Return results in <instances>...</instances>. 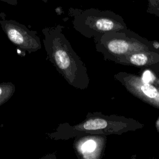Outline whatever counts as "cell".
<instances>
[{
  "label": "cell",
  "mask_w": 159,
  "mask_h": 159,
  "mask_svg": "<svg viewBox=\"0 0 159 159\" xmlns=\"http://www.w3.org/2000/svg\"><path fill=\"white\" fill-rule=\"evenodd\" d=\"M74 148L83 159H99L103 154L106 135H85L75 138Z\"/></svg>",
  "instance_id": "obj_8"
},
{
  "label": "cell",
  "mask_w": 159,
  "mask_h": 159,
  "mask_svg": "<svg viewBox=\"0 0 159 159\" xmlns=\"http://www.w3.org/2000/svg\"><path fill=\"white\" fill-rule=\"evenodd\" d=\"M148 1V8L147 10H149L156 6V2L155 0H147Z\"/></svg>",
  "instance_id": "obj_12"
},
{
  "label": "cell",
  "mask_w": 159,
  "mask_h": 159,
  "mask_svg": "<svg viewBox=\"0 0 159 159\" xmlns=\"http://www.w3.org/2000/svg\"><path fill=\"white\" fill-rule=\"evenodd\" d=\"M155 1L156 2V6L149 10H147V12L149 14H153L157 16L158 17H159V0H155Z\"/></svg>",
  "instance_id": "obj_10"
},
{
  "label": "cell",
  "mask_w": 159,
  "mask_h": 159,
  "mask_svg": "<svg viewBox=\"0 0 159 159\" xmlns=\"http://www.w3.org/2000/svg\"><path fill=\"white\" fill-rule=\"evenodd\" d=\"M68 14L73 28L88 39L94 40L108 32L128 29L122 17L109 10L70 7Z\"/></svg>",
  "instance_id": "obj_3"
},
{
  "label": "cell",
  "mask_w": 159,
  "mask_h": 159,
  "mask_svg": "<svg viewBox=\"0 0 159 159\" xmlns=\"http://www.w3.org/2000/svg\"><path fill=\"white\" fill-rule=\"evenodd\" d=\"M4 2H6L11 5H16L17 4V0H1Z\"/></svg>",
  "instance_id": "obj_13"
},
{
  "label": "cell",
  "mask_w": 159,
  "mask_h": 159,
  "mask_svg": "<svg viewBox=\"0 0 159 159\" xmlns=\"http://www.w3.org/2000/svg\"><path fill=\"white\" fill-rule=\"evenodd\" d=\"M155 128L157 131L159 133V116L158 117L156 122H155Z\"/></svg>",
  "instance_id": "obj_14"
},
{
  "label": "cell",
  "mask_w": 159,
  "mask_h": 159,
  "mask_svg": "<svg viewBox=\"0 0 159 159\" xmlns=\"http://www.w3.org/2000/svg\"><path fill=\"white\" fill-rule=\"evenodd\" d=\"M16 91L15 85L11 82L0 83V106L12 96Z\"/></svg>",
  "instance_id": "obj_9"
},
{
  "label": "cell",
  "mask_w": 159,
  "mask_h": 159,
  "mask_svg": "<svg viewBox=\"0 0 159 159\" xmlns=\"http://www.w3.org/2000/svg\"><path fill=\"white\" fill-rule=\"evenodd\" d=\"M61 25L42 29L47 59L70 86L86 89L89 85L87 67L73 49Z\"/></svg>",
  "instance_id": "obj_1"
},
{
  "label": "cell",
  "mask_w": 159,
  "mask_h": 159,
  "mask_svg": "<svg viewBox=\"0 0 159 159\" xmlns=\"http://www.w3.org/2000/svg\"><path fill=\"white\" fill-rule=\"evenodd\" d=\"M152 42V45L153 46L154 48H159V43L157 41H153Z\"/></svg>",
  "instance_id": "obj_15"
},
{
  "label": "cell",
  "mask_w": 159,
  "mask_h": 159,
  "mask_svg": "<svg viewBox=\"0 0 159 159\" xmlns=\"http://www.w3.org/2000/svg\"><path fill=\"white\" fill-rule=\"evenodd\" d=\"M152 73L153 75L152 84L159 89V73H153L152 71Z\"/></svg>",
  "instance_id": "obj_11"
},
{
  "label": "cell",
  "mask_w": 159,
  "mask_h": 159,
  "mask_svg": "<svg viewBox=\"0 0 159 159\" xmlns=\"http://www.w3.org/2000/svg\"><path fill=\"white\" fill-rule=\"evenodd\" d=\"M43 2H47V1H48V0H42Z\"/></svg>",
  "instance_id": "obj_16"
},
{
  "label": "cell",
  "mask_w": 159,
  "mask_h": 159,
  "mask_svg": "<svg viewBox=\"0 0 159 159\" xmlns=\"http://www.w3.org/2000/svg\"><path fill=\"white\" fill-rule=\"evenodd\" d=\"M96 50L104 58L115 61L125 55L155 48L152 42L129 29L108 32L94 39Z\"/></svg>",
  "instance_id": "obj_4"
},
{
  "label": "cell",
  "mask_w": 159,
  "mask_h": 159,
  "mask_svg": "<svg viewBox=\"0 0 159 159\" xmlns=\"http://www.w3.org/2000/svg\"><path fill=\"white\" fill-rule=\"evenodd\" d=\"M143 127V124L132 118L95 112H88L86 118L78 124H60L54 132L48 135L54 140H68L85 135H122Z\"/></svg>",
  "instance_id": "obj_2"
},
{
  "label": "cell",
  "mask_w": 159,
  "mask_h": 159,
  "mask_svg": "<svg viewBox=\"0 0 159 159\" xmlns=\"http://www.w3.org/2000/svg\"><path fill=\"white\" fill-rule=\"evenodd\" d=\"M0 26L9 40L20 50L30 53L41 49L40 40L36 31L16 20L4 18L0 19Z\"/></svg>",
  "instance_id": "obj_6"
},
{
  "label": "cell",
  "mask_w": 159,
  "mask_h": 159,
  "mask_svg": "<svg viewBox=\"0 0 159 159\" xmlns=\"http://www.w3.org/2000/svg\"><path fill=\"white\" fill-rule=\"evenodd\" d=\"M115 63L145 68L159 73V48L139 51L118 58Z\"/></svg>",
  "instance_id": "obj_7"
},
{
  "label": "cell",
  "mask_w": 159,
  "mask_h": 159,
  "mask_svg": "<svg viewBox=\"0 0 159 159\" xmlns=\"http://www.w3.org/2000/svg\"><path fill=\"white\" fill-rule=\"evenodd\" d=\"M114 78L131 94L159 109V89L154 84L144 81L135 74L125 71L116 73Z\"/></svg>",
  "instance_id": "obj_5"
}]
</instances>
